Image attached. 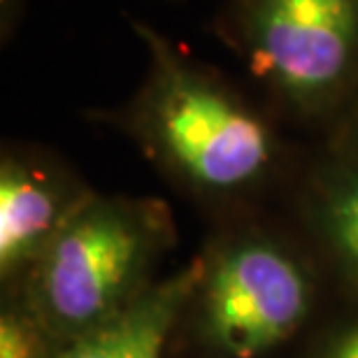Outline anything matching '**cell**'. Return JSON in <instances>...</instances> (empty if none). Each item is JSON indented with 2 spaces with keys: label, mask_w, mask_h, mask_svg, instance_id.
<instances>
[{
  "label": "cell",
  "mask_w": 358,
  "mask_h": 358,
  "mask_svg": "<svg viewBox=\"0 0 358 358\" xmlns=\"http://www.w3.org/2000/svg\"><path fill=\"white\" fill-rule=\"evenodd\" d=\"M131 28L147 49V77L119 114L161 170L200 196H238L275 173L279 140L219 73L140 19Z\"/></svg>",
  "instance_id": "6da1fadb"
},
{
  "label": "cell",
  "mask_w": 358,
  "mask_h": 358,
  "mask_svg": "<svg viewBox=\"0 0 358 358\" xmlns=\"http://www.w3.org/2000/svg\"><path fill=\"white\" fill-rule=\"evenodd\" d=\"M170 235L161 200L91 193L31 266L26 312L56 347L96 331L149 289Z\"/></svg>",
  "instance_id": "7a4b0ae2"
},
{
  "label": "cell",
  "mask_w": 358,
  "mask_h": 358,
  "mask_svg": "<svg viewBox=\"0 0 358 358\" xmlns=\"http://www.w3.org/2000/svg\"><path fill=\"white\" fill-rule=\"evenodd\" d=\"M214 33L298 119L335 124L358 91V0H226Z\"/></svg>",
  "instance_id": "3957f363"
},
{
  "label": "cell",
  "mask_w": 358,
  "mask_h": 358,
  "mask_svg": "<svg viewBox=\"0 0 358 358\" xmlns=\"http://www.w3.org/2000/svg\"><path fill=\"white\" fill-rule=\"evenodd\" d=\"M207 340L235 358H256L289 340L312 305L300 263L266 240L226 249L200 282Z\"/></svg>",
  "instance_id": "277c9868"
},
{
  "label": "cell",
  "mask_w": 358,
  "mask_h": 358,
  "mask_svg": "<svg viewBox=\"0 0 358 358\" xmlns=\"http://www.w3.org/2000/svg\"><path fill=\"white\" fill-rule=\"evenodd\" d=\"M91 196L70 173L31 152L0 161V270L14 275L45 254L68 219Z\"/></svg>",
  "instance_id": "5b68a950"
},
{
  "label": "cell",
  "mask_w": 358,
  "mask_h": 358,
  "mask_svg": "<svg viewBox=\"0 0 358 358\" xmlns=\"http://www.w3.org/2000/svg\"><path fill=\"white\" fill-rule=\"evenodd\" d=\"M205 268L203 263H191L152 284L121 314L56 347L49 358H161L177 317L200 289Z\"/></svg>",
  "instance_id": "8992f818"
},
{
  "label": "cell",
  "mask_w": 358,
  "mask_h": 358,
  "mask_svg": "<svg viewBox=\"0 0 358 358\" xmlns=\"http://www.w3.org/2000/svg\"><path fill=\"white\" fill-rule=\"evenodd\" d=\"M310 212L338 259L358 286V142H335L310 186Z\"/></svg>",
  "instance_id": "52a82bcc"
},
{
  "label": "cell",
  "mask_w": 358,
  "mask_h": 358,
  "mask_svg": "<svg viewBox=\"0 0 358 358\" xmlns=\"http://www.w3.org/2000/svg\"><path fill=\"white\" fill-rule=\"evenodd\" d=\"M49 335L28 312L3 314L0 321V358H49L56 349L47 352Z\"/></svg>",
  "instance_id": "ba28073f"
},
{
  "label": "cell",
  "mask_w": 358,
  "mask_h": 358,
  "mask_svg": "<svg viewBox=\"0 0 358 358\" xmlns=\"http://www.w3.org/2000/svg\"><path fill=\"white\" fill-rule=\"evenodd\" d=\"M335 142H358V91L352 98V103L347 105V110L342 112V117L335 121Z\"/></svg>",
  "instance_id": "9c48e42d"
},
{
  "label": "cell",
  "mask_w": 358,
  "mask_h": 358,
  "mask_svg": "<svg viewBox=\"0 0 358 358\" xmlns=\"http://www.w3.org/2000/svg\"><path fill=\"white\" fill-rule=\"evenodd\" d=\"M326 358H358V328L347 331L335 345L328 349Z\"/></svg>",
  "instance_id": "30bf717a"
}]
</instances>
